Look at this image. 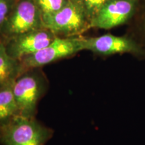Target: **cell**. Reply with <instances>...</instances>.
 <instances>
[{
  "label": "cell",
  "instance_id": "6da1fadb",
  "mask_svg": "<svg viewBox=\"0 0 145 145\" xmlns=\"http://www.w3.org/2000/svg\"><path fill=\"white\" fill-rule=\"evenodd\" d=\"M50 135V130L34 117L17 115L0 126V142L3 145H44Z\"/></svg>",
  "mask_w": 145,
  "mask_h": 145
},
{
  "label": "cell",
  "instance_id": "7a4b0ae2",
  "mask_svg": "<svg viewBox=\"0 0 145 145\" xmlns=\"http://www.w3.org/2000/svg\"><path fill=\"white\" fill-rule=\"evenodd\" d=\"M44 28L42 16L33 0H20L14 5L0 36L8 40Z\"/></svg>",
  "mask_w": 145,
  "mask_h": 145
},
{
  "label": "cell",
  "instance_id": "3957f363",
  "mask_svg": "<svg viewBox=\"0 0 145 145\" xmlns=\"http://www.w3.org/2000/svg\"><path fill=\"white\" fill-rule=\"evenodd\" d=\"M45 29L56 36L73 37L91 28L90 22L83 11L74 3L69 2L53 15L42 18Z\"/></svg>",
  "mask_w": 145,
  "mask_h": 145
},
{
  "label": "cell",
  "instance_id": "277c9868",
  "mask_svg": "<svg viewBox=\"0 0 145 145\" xmlns=\"http://www.w3.org/2000/svg\"><path fill=\"white\" fill-rule=\"evenodd\" d=\"M84 50L101 56L130 54L139 59H145V49L129 35L116 36L106 34L95 37H83Z\"/></svg>",
  "mask_w": 145,
  "mask_h": 145
},
{
  "label": "cell",
  "instance_id": "5b68a950",
  "mask_svg": "<svg viewBox=\"0 0 145 145\" xmlns=\"http://www.w3.org/2000/svg\"><path fill=\"white\" fill-rule=\"evenodd\" d=\"M84 50L83 37H57L48 46L20 61L24 68H36L74 55Z\"/></svg>",
  "mask_w": 145,
  "mask_h": 145
},
{
  "label": "cell",
  "instance_id": "8992f818",
  "mask_svg": "<svg viewBox=\"0 0 145 145\" xmlns=\"http://www.w3.org/2000/svg\"><path fill=\"white\" fill-rule=\"evenodd\" d=\"M141 0H112L97 12L90 22L91 28L104 30L130 23L137 14Z\"/></svg>",
  "mask_w": 145,
  "mask_h": 145
},
{
  "label": "cell",
  "instance_id": "52a82bcc",
  "mask_svg": "<svg viewBox=\"0 0 145 145\" xmlns=\"http://www.w3.org/2000/svg\"><path fill=\"white\" fill-rule=\"evenodd\" d=\"M18 115L34 117L39 99L44 92V85L36 74H25L18 77L13 85Z\"/></svg>",
  "mask_w": 145,
  "mask_h": 145
},
{
  "label": "cell",
  "instance_id": "ba28073f",
  "mask_svg": "<svg viewBox=\"0 0 145 145\" xmlns=\"http://www.w3.org/2000/svg\"><path fill=\"white\" fill-rule=\"evenodd\" d=\"M57 36L47 29L35 30L12 38L5 43L8 53L20 61L50 44Z\"/></svg>",
  "mask_w": 145,
  "mask_h": 145
},
{
  "label": "cell",
  "instance_id": "9c48e42d",
  "mask_svg": "<svg viewBox=\"0 0 145 145\" xmlns=\"http://www.w3.org/2000/svg\"><path fill=\"white\" fill-rule=\"evenodd\" d=\"M22 69L20 61L8 53L5 43H0V88L15 81Z\"/></svg>",
  "mask_w": 145,
  "mask_h": 145
},
{
  "label": "cell",
  "instance_id": "30bf717a",
  "mask_svg": "<svg viewBox=\"0 0 145 145\" xmlns=\"http://www.w3.org/2000/svg\"><path fill=\"white\" fill-rule=\"evenodd\" d=\"M14 83L0 88V126L18 115L17 104L13 92Z\"/></svg>",
  "mask_w": 145,
  "mask_h": 145
},
{
  "label": "cell",
  "instance_id": "8fae6325",
  "mask_svg": "<svg viewBox=\"0 0 145 145\" xmlns=\"http://www.w3.org/2000/svg\"><path fill=\"white\" fill-rule=\"evenodd\" d=\"M129 36L135 39L145 49V0H141L137 14L131 22Z\"/></svg>",
  "mask_w": 145,
  "mask_h": 145
},
{
  "label": "cell",
  "instance_id": "7c38bea8",
  "mask_svg": "<svg viewBox=\"0 0 145 145\" xmlns=\"http://www.w3.org/2000/svg\"><path fill=\"white\" fill-rule=\"evenodd\" d=\"M83 11L91 22L103 6L112 0H70Z\"/></svg>",
  "mask_w": 145,
  "mask_h": 145
},
{
  "label": "cell",
  "instance_id": "4fadbf2b",
  "mask_svg": "<svg viewBox=\"0 0 145 145\" xmlns=\"http://www.w3.org/2000/svg\"><path fill=\"white\" fill-rule=\"evenodd\" d=\"M39 9L42 18L57 13L64 8L69 0H33Z\"/></svg>",
  "mask_w": 145,
  "mask_h": 145
},
{
  "label": "cell",
  "instance_id": "5bb4252c",
  "mask_svg": "<svg viewBox=\"0 0 145 145\" xmlns=\"http://www.w3.org/2000/svg\"><path fill=\"white\" fill-rule=\"evenodd\" d=\"M15 3V0H0V34Z\"/></svg>",
  "mask_w": 145,
  "mask_h": 145
}]
</instances>
